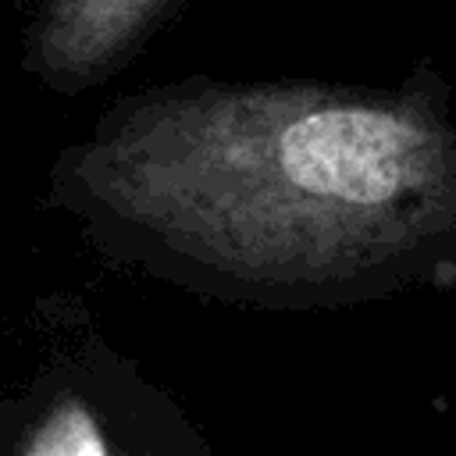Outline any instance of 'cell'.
Instances as JSON below:
<instances>
[{"mask_svg": "<svg viewBox=\"0 0 456 456\" xmlns=\"http://www.w3.org/2000/svg\"><path fill=\"white\" fill-rule=\"evenodd\" d=\"M50 200L110 260L228 306L456 292L452 89L431 61L395 86H146L57 150Z\"/></svg>", "mask_w": 456, "mask_h": 456, "instance_id": "6da1fadb", "label": "cell"}, {"mask_svg": "<svg viewBox=\"0 0 456 456\" xmlns=\"http://www.w3.org/2000/svg\"><path fill=\"white\" fill-rule=\"evenodd\" d=\"M0 456H214L200 424L93 328L0 392Z\"/></svg>", "mask_w": 456, "mask_h": 456, "instance_id": "7a4b0ae2", "label": "cell"}, {"mask_svg": "<svg viewBox=\"0 0 456 456\" xmlns=\"http://www.w3.org/2000/svg\"><path fill=\"white\" fill-rule=\"evenodd\" d=\"M189 0H32L21 71L57 96L89 93L121 75Z\"/></svg>", "mask_w": 456, "mask_h": 456, "instance_id": "3957f363", "label": "cell"}]
</instances>
